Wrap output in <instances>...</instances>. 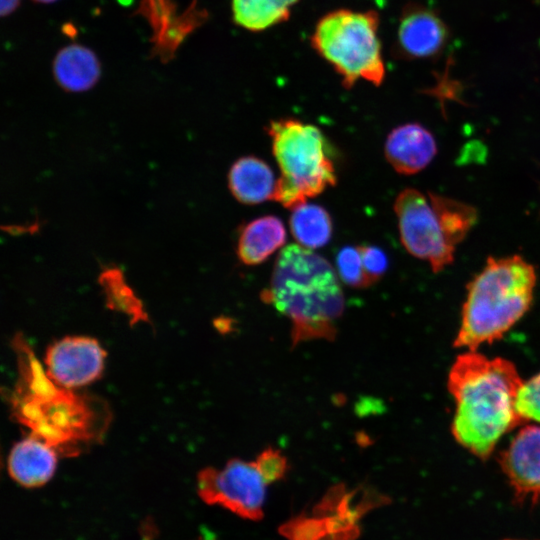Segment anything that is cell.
Here are the masks:
<instances>
[{
	"mask_svg": "<svg viewBox=\"0 0 540 540\" xmlns=\"http://www.w3.org/2000/svg\"><path fill=\"white\" fill-rule=\"evenodd\" d=\"M523 382L509 360L475 351L459 355L448 376L455 401L451 430L456 441L487 459L505 433L523 424L515 406Z\"/></svg>",
	"mask_w": 540,
	"mask_h": 540,
	"instance_id": "6da1fadb",
	"label": "cell"
},
{
	"mask_svg": "<svg viewBox=\"0 0 540 540\" xmlns=\"http://www.w3.org/2000/svg\"><path fill=\"white\" fill-rule=\"evenodd\" d=\"M292 325L291 343L333 341L336 321L345 307L344 294L332 265L298 244L284 247L276 258L270 285L261 293Z\"/></svg>",
	"mask_w": 540,
	"mask_h": 540,
	"instance_id": "7a4b0ae2",
	"label": "cell"
},
{
	"mask_svg": "<svg viewBox=\"0 0 540 540\" xmlns=\"http://www.w3.org/2000/svg\"><path fill=\"white\" fill-rule=\"evenodd\" d=\"M536 278L534 266L519 255L489 257L467 286L454 346L475 351L500 339L528 311Z\"/></svg>",
	"mask_w": 540,
	"mask_h": 540,
	"instance_id": "3957f363",
	"label": "cell"
},
{
	"mask_svg": "<svg viewBox=\"0 0 540 540\" xmlns=\"http://www.w3.org/2000/svg\"><path fill=\"white\" fill-rule=\"evenodd\" d=\"M20 359L21 383L13 399L17 418L53 447L94 438L95 413L90 401L56 384L25 348Z\"/></svg>",
	"mask_w": 540,
	"mask_h": 540,
	"instance_id": "277c9868",
	"label": "cell"
},
{
	"mask_svg": "<svg viewBox=\"0 0 540 540\" xmlns=\"http://www.w3.org/2000/svg\"><path fill=\"white\" fill-rule=\"evenodd\" d=\"M281 171L273 200L293 209L336 183L327 141L318 127L297 119L273 120L266 127Z\"/></svg>",
	"mask_w": 540,
	"mask_h": 540,
	"instance_id": "5b68a950",
	"label": "cell"
},
{
	"mask_svg": "<svg viewBox=\"0 0 540 540\" xmlns=\"http://www.w3.org/2000/svg\"><path fill=\"white\" fill-rule=\"evenodd\" d=\"M380 19L374 10L336 9L323 15L316 23L312 48L328 62L350 89L358 80L375 86L385 78L378 36Z\"/></svg>",
	"mask_w": 540,
	"mask_h": 540,
	"instance_id": "8992f818",
	"label": "cell"
},
{
	"mask_svg": "<svg viewBox=\"0 0 540 540\" xmlns=\"http://www.w3.org/2000/svg\"><path fill=\"white\" fill-rule=\"evenodd\" d=\"M269 485L255 462L238 458L230 459L222 469H202L196 480L197 493L203 502L251 521L263 518Z\"/></svg>",
	"mask_w": 540,
	"mask_h": 540,
	"instance_id": "52a82bcc",
	"label": "cell"
},
{
	"mask_svg": "<svg viewBox=\"0 0 540 540\" xmlns=\"http://www.w3.org/2000/svg\"><path fill=\"white\" fill-rule=\"evenodd\" d=\"M394 211L401 242L411 255L428 261L435 273L453 262L455 247L448 243L428 195L406 188L396 197Z\"/></svg>",
	"mask_w": 540,
	"mask_h": 540,
	"instance_id": "ba28073f",
	"label": "cell"
},
{
	"mask_svg": "<svg viewBox=\"0 0 540 540\" xmlns=\"http://www.w3.org/2000/svg\"><path fill=\"white\" fill-rule=\"evenodd\" d=\"M105 351L93 338L72 336L49 346L45 364L48 376L67 389L95 381L103 372Z\"/></svg>",
	"mask_w": 540,
	"mask_h": 540,
	"instance_id": "9c48e42d",
	"label": "cell"
},
{
	"mask_svg": "<svg viewBox=\"0 0 540 540\" xmlns=\"http://www.w3.org/2000/svg\"><path fill=\"white\" fill-rule=\"evenodd\" d=\"M448 39L449 29L436 11L410 2L399 18L393 54L404 60L433 58L442 53Z\"/></svg>",
	"mask_w": 540,
	"mask_h": 540,
	"instance_id": "30bf717a",
	"label": "cell"
},
{
	"mask_svg": "<svg viewBox=\"0 0 540 540\" xmlns=\"http://www.w3.org/2000/svg\"><path fill=\"white\" fill-rule=\"evenodd\" d=\"M514 494L523 504L540 502V426L525 425L498 458Z\"/></svg>",
	"mask_w": 540,
	"mask_h": 540,
	"instance_id": "8fae6325",
	"label": "cell"
},
{
	"mask_svg": "<svg viewBox=\"0 0 540 540\" xmlns=\"http://www.w3.org/2000/svg\"><path fill=\"white\" fill-rule=\"evenodd\" d=\"M137 13H141L153 29V53L169 61L180 43L202 25L208 18L205 9L192 3L187 10L177 15L173 0H141Z\"/></svg>",
	"mask_w": 540,
	"mask_h": 540,
	"instance_id": "7c38bea8",
	"label": "cell"
},
{
	"mask_svg": "<svg viewBox=\"0 0 540 540\" xmlns=\"http://www.w3.org/2000/svg\"><path fill=\"white\" fill-rule=\"evenodd\" d=\"M437 153L433 134L419 123L394 128L385 142V157L396 172L413 175L423 170Z\"/></svg>",
	"mask_w": 540,
	"mask_h": 540,
	"instance_id": "4fadbf2b",
	"label": "cell"
},
{
	"mask_svg": "<svg viewBox=\"0 0 540 540\" xmlns=\"http://www.w3.org/2000/svg\"><path fill=\"white\" fill-rule=\"evenodd\" d=\"M56 466V448L35 435L17 442L7 460L10 477L25 488L45 485L53 477Z\"/></svg>",
	"mask_w": 540,
	"mask_h": 540,
	"instance_id": "5bb4252c",
	"label": "cell"
},
{
	"mask_svg": "<svg viewBox=\"0 0 540 540\" xmlns=\"http://www.w3.org/2000/svg\"><path fill=\"white\" fill-rule=\"evenodd\" d=\"M52 72L57 84L65 91L84 92L98 82L101 64L93 50L74 43L56 53Z\"/></svg>",
	"mask_w": 540,
	"mask_h": 540,
	"instance_id": "9a60e30c",
	"label": "cell"
},
{
	"mask_svg": "<svg viewBox=\"0 0 540 540\" xmlns=\"http://www.w3.org/2000/svg\"><path fill=\"white\" fill-rule=\"evenodd\" d=\"M276 182L270 166L255 156L239 158L228 174V185L233 196L249 205L273 200Z\"/></svg>",
	"mask_w": 540,
	"mask_h": 540,
	"instance_id": "2e32d148",
	"label": "cell"
},
{
	"mask_svg": "<svg viewBox=\"0 0 540 540\" xmlns=\"http://www.w3.org/2000/svg\"><path fill=\"white\" fill-rule=\"evenodd\" d=\"M286 240V230L276 216L267 215L247 223L237 242V255L245 265H258L267 260Z\"/></svg>",
	"mask_w": 540,
	"mask_h": 540,
	"instance_id": "e0dca14e",
	"label": "cell"
},
{
	"mask_svg": "<svg viewBox=\"0 0 540 540\" xmlns=\"http://www.w3.org/2000/svg\"><path fill=\"white\" fill-rule=\"evenodd\" d=\"M298 1L232 0V19L245 30L261 32L287 21Z\"/></svg>",
	"mask_w": 540,
	"mask_h": 540,
	"instance_id": "ac0fdd59",
	"label": "cell"
},
{
	"mask_svg": "<svg viewBox=\"0 0 540 540\" xmlns=\"http://www.w3.org/2000/svg\"><path fill=\"white\" fill-rule=\"evenodd\" d=\"M290 230L299 245L315 249L326 245L332 235V220L322 206L303 203L295 208L289 220Z\"/></svg>",
	"mask_w": 540,
	"mask_h": 540,
	"instance_id": "d6986e66",
	"label": "cell"
},
{
	"mask_svg": "<svg viewBox=\"0 0 540 540\" xmlns=\"http://www.w3.org/2000/svg\"><path fill=\"white\" fill-rule=\"evenodd\" d=\"M428 197L450 245L462 242L477 221L474 207L459 200L429 192Z\"/></svg>",
	"mask_w": 540,
	"mask_h": 540,
	"instance_id": "ffe728a7",
	"label": "cell"
},
{
	"mask_svg": "<svg viewBox=\"0 0 540 540\" xmlns=\"http://www.w3.org/2000/svg\"><path fill=\"white\" fill-rule=\"evenodd\" d=\"M99 282L104 289L108 304H111L113 308L124 311L136 319L144 317L141 302L127 284L119 268H105L100 274Z\"/></svg>",
	"mask_w": 540,
	"mask_h": 540,
	"instance_id": "44dd1931",
	"label": "cell"
},
{
	"mask_svg": "<svg viewBox=\"0 0 540 540\" xmlns=\"http://www.w3.org/2000/svg\"><path fill=\"white\" fill-rule=\"evenodd\" d=\"M336 266L341 280L353 288H367L372 285L363 267L358 246H345L337 254Z\"/></svg>",
	"mask_w": 540,
	"mask_h": 540,
	"instance_id": "7402d4cb",
	"label": "cell"
},
{
	"mask_svg": "<svg viewBox=\"0 0 540 540\" xmlns=\"http://www.w3.org/2000/svg\"><path fill=\"white\" fill-rule=\"evenodd\" d=\"M515 406L523 423L534 421L540 424V373L523 382Z\"/></svg>",
	"mask_w": 540,
	"mask_h": 540,
	"instance_id": "603a6c76",
	"label": "cell"
},
{
	"mask_svg": "<svg viewBox=\"0 0 540 540\" xmlns=\"http://www.w3.org/2000/svg\"><path fill=\"white\" fill-rule=\"evenodd\" d=\"M254 462L269 484L282 480L288 471L287 458L272 447L264 449Z\"/></svg>",
	"mask_w": 540,
	"mask_h": 540,
	"instance_id": "cb8c5ba5",
	"label": "cell"
},
{
	"mask_svg": "<svg viewBox=\"0 0 540 540\" xmlns=\"http://www.w3.org/2000/svg\"><path fill=\"white\" fill-rule=\"evenodd\" d=\"M364 270L372 285L382 278L388 268V258L383 250L370 245L358 246Z\"/></svg>",
	"mask_w": 540,
	"mask_h": 540,
	"instance_id": "d4e9b609",
	"label": "cell"
},
{
	"mask_svg": "<svg viewBox=\"0 0 540 540\" xmlns=\"http://www.w3.org/2000/svg\"><path fill=\"white\" fill-rule=\"evenodd\" d=\"M21 0H0V14L2 17L11 15L20 4Z\"/></svg>",
	"mask_w": 540,
	"mask_h": 540,
	"instance_id": "484cf974",
	"label": "cell"
},
{
	"mask_svg": "<svg viewBox=\"0 0 540 540\" xmlns=\"http://www.w3.org/2000/svg\"><path fill=\"white\" fill-rule=\"evenodd\" d=\"M34 2L36 3H41V4H50V3H54L58 0H33Z\"/></svg>",
	"mask_w": 540,
	"mask_h": 540,
	"instance_id": "4316f807",
	"label": "cell"
}]
</instances>
